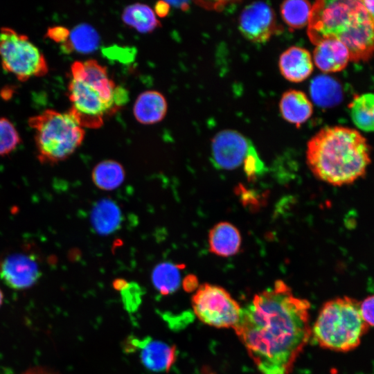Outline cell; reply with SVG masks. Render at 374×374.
Here are the masks:
<instances>
[{
	"instance_id": "obj_1",
	"label": "cell",
	"mask_w": 374,
	"mask_h": 374,
	"mask_svg": "<svg viewBox=\"0 0 374 374\" xmlns=\"http://www.w3.org/2000/svg\"><path fill=\"white\" fill-rule=\"evenodd\" d=\"M310 303L282 280L254 295L233 330L261 374H290L312 335Z\"/></svg>"
},
{
	"instance_id": "obj_2",
	"label": "cell",
	"mask_w": 374,
	"mask_h": 374,
	"mask_svg": "<svg viewBox=\"0 0 374 374\" xmlns=\"http://www.w3.org/2000/svg\"><path fill=\"white\" fill-rule=\"evenodd\" d=\"M306 160L317 178L335 186L364 177L371 161L366 139L341 126L326 127L313 136L307 144Z\"/></svg>"
},
{
	"instance_id": "obj_3",
	"label": "cell",
	"mask_w": 374,
	"mask_h": 374,
	"mask_svg": "<svg viewBox=\"0 0 374 374\" xmlns=\"http://www.w3.org/2000/svg\"><path fill=\"white\" fill-rule=\"evenodd\" d=\"M68 87L69 111L82 127H100L104 116L117 111L127 100V92L116 87L107 69L96 60L74 62Z\"/></svg>"
},
{
	"instance_id": "obj_4",
	"label": "cell",
	"mask_w": 374,
	"mask_h": 374,
	"mask_svg": "<svg viewBox=\"0 0 374 374\" xmlns=\"http://www.w3.org/2000/svg\"><path fill=\"white\" fill-rule=\"evenodd\" d=\"M359 303L346 296L325 302L312 328L314 342L321 348L340 353L358 347L369 328L361 316Z\"/></svg>"
},
{
	"instance_id": "obj_5",
	"label": "cell",
	"mask_w": 374,
	"mask_h": 374,
	"mask_svg": "<svg viewBox=\"0 0 374 374\" xmlns=\"http://www.w3.org/2000/svg\"><path fill=\"white\" fill-rule=\"evenodd\" d=\"M28 124L35 131L37 157L43 164L66 160L84 138V129L69 112L45 109L30 117Z\"/></svg>"
},
{
	"instance_id": "obj_6",
	"label": "cell",
	"mask_w": 374,
	"mask_h": 374,
	"mask_svg": "<svg viewBox=\"0 0 374 374\" xmlns=\"http://www.w3.org/2000/svg\"><path fill=\"white\" fill-rule=\"evenodd\" d=\"M367 11L362 1H317L312 6L308 35L315 45L328 38L339 39Z\"/></svg>"
},
{
	"instance_id": "obj_7",
	"label": "cell",
	"mask_w": 374,
	"mask_h": 374,
	"mask_svg": "<svg viewBox=\"0 0 374 374\" xmlns=\"http://www.w3.org/2000/svg\"><path fill=\"white\" fill-rule=\"evenodd\" d=\"M0 59L5 71L24 82L48 71L45 56L29 37L12 28H0Z\"/></svg>"
},
{
	"instance_id": "obj_8",
	"label": "cell",
	"mask_w": 374,
	"mask_h": 374,
	"mask_svg": "<svg viewBox=\"0 0 374 374\" xmlns=\"http://www.w3.org/2000/svg\"><path fill=\"white\" fill-rule=\"evenodd\" d=\"M194 314L202 323L216 328H233L242 308L224 288L203 283L191 299Z\"/></svg>"
},
{
	"instance_id": "obj_9",
	"label": "cell",
	"mask_w": 374,
	"mask_h": 374,
	"mask_svg": "<svg viewBox=\"0 0 374 374\" xmlns=\"http://www.w3.org/2000/svg\"><path fill=\"white\" fill-rule=\"evenodd\" d=\"M253 148L251 141L242 134L231 130H222L212 140V162L219 169H235L244 163Z\"/></svg>"
},
{
	"instance_id": "obj_10",
	"label": "cell",
	"mask_w": 374,
	"mask_h": 374,
	"mask_svg": "<svg viewBox=\"0 0 374 374\" xmlns=\"http://www.w3.org/2000/svg\"><path fill=\"white\" fill-rule=\"evenodd\" d=\"M40 276L39 262L32 253L14 252L0 259V278L10 288H30Z\"/></svg>"
},
{
	"instance_id": "obj_11",
	"label": "cell",
	"mask_w": 374,
	"mask_h": 374,
	"mask_svg": "<svg viewBox=\"0 0 374 374\" xmlns=\"http://www.w3.org/2000/svg\"><path fill=\"white\" fill-rule=\"evenodd\" d=\"M239 29L247 39L263 43L278 30L274 10L267 3L253 2L247 6L240 14Z\"/></svg>"
},
{
	"instance_id": "obj_12",
	"label": "cell",
	"mask_w": 374,
	"mask_h": 374,
	"mask_svg": "<svg viewBox=\"0 0 374 374\" xmlns=\"http://www.w3.org/2000/svg\"><path fill=\"white\" fill-rule=\"evenodd\" d=\"M136 348L141 350L140 357L143 364L154 372H168L177 357V350L175 345L170 346L162 341H152L150 338H133L127 344V352Z\"/></svg>"
},
{
	"instance_id": "obj_13",
	"label": "cell",
	"mask_w": 374,
	"mask_h": 374,
	"mask_svg": "<svg viewBox=\"0 0 374 374\" xmlns=\"http://www.w3.org/2000/svg\"><path fill=\"white\" fill-rule=\"evenodd\" d=\"M313 60L317 67L323 72H338L347 66L350 60V55L340 40L328 38L316 44Z\"/></svg>"
},
{
	"instance_id": "obj_14",
	"label": "cell",
	"mask_w": 374,
	"mask_h": 374,
	"mask_svg": "<svg viewBox=\"0 0 374 374\" xmlns=\"http://www.w3.org/2000/svg\"><path fill=\"white\" fill-rule=\"evenodd\" d=\"M278 65L283 76L292 82L303 81L313 71L310 53L299 46H292L285 50L280 56Z\"/></svg>"
},
{
	"instance_id": "obj_15",
	"label": "cell",
	"mask_w": 374,
	"mask_h": 374,
	"mask_svg": "<svg viewBox=\"0 0 374 374\" xmlns=\"http://www.w3.org/2000/svg\"><path fill=\"white\" fill-rule=\"evenodd\" d=\"M210 251L217 256L229 257L236 254L241 245V235L238 229L226 222L215 224L208 233Z\"/></svg>"
},
{
	"instance_id": "obj_16",
	"label": "cell",
	"mask_w": 374,
	"mask_h": 374,
	"mask_svg": "<svg viewBox=\"0 0 374 374\" xmlns=\"http://www.w3.org/2000/svg\"><path fill=\"white\" fill-rule=\"evenodd\" d=\"M167 102L165 97L157 91H145L136 98L133 113L139 123L145 125L160 122L167 112Z\"/></svg>"
},
{
	"instance_id": "obj_17",
	"label": "cell",
	"mask_w": 374,
	"mask_h": 374,
	"mask_svg": "<svg viewBox=\"0 0 374 374\" xmlns=\"http://www.w3.org/2000/svg\"><path fill=\"white\" fill-rule=\"evenodd\" d=\"M280 111L285 120L297 127L305 123L312 114V103L301 91L285 92L280 101Z\"/></svg>"
},
{
	"instance_id": "obj_18",
	"label": "cell",
	"mask_w": 374,
	"mask_h": 374,
	"mask_svg": "<svg viewBox=\"0 0 374 374\" xmlns=\"http://www.w3.org/2000/svg\"><path fill=\"white\" fill-rule=\"evenodd\" d=\"M122 20L141 33H151L161 26L154 11L148 5L139 3L127 6L123 12Z\"/></svg>"
},
{
	"instance_id": "obj_19",
	"label": "cell",
	"mask_w": 374,
	"mask_h": 374,
	"mask_svg": "<svg viewBox=\"0 0 374 374\" xmlns=\"http://www.w3.org/2000/svg\"><path fill=\"white\" fill-rule=\"evenodd\" d=\"M100 41L96 30L90 24L82 23L69 31V37L62 46L66 51H75L86 54L96 51L99 46Z\"/></svg>"
},
{
	"instance_id": "obj_20",
	"label": "cell",
	"mask_w": 374,
	"mask_h": 374,
	"mask_svg": "<svg viewBox=\"0 0 374 374\" xmlns=\"http://www.w3.org/2000/svg\"><path fill=\"white\" fill-rule=\"evenodd\" d=\"M310 93L313 101L323 107L337 105L343 96L340 84L334 78L324 75H318L312 80Z\"/></svg>"
},
{
	"instance_id": "obj_21",
	"label": "cell",
	"mask_w": 374,
	"mask_h": 374,
	"mask_svg": "<svg viewBox=\"0 0 374 374\" xmlns=\"http://www.w3.org/2000/svg\"><path fill=\"white\" fill-rule=\"evenodd\" d=\"M349 108L351 118L356 127L364 132H374L373 93L355 97Z\"/></svg>"
},
{
	"instance_id": "obj_22",
	"label": "cell",
	"mask_w": 374,
	"mask_h": 374,
	"mask_svg": "<svg viewBox=\"0 0 374 374\" xmlns=\"http://www.w3.org/2000/svg\"><path fill=\"white\" fill-rule=\"evenodd\" d=\"M125 170L117 161L106 160L98 163L92 171V179L99 188L111 190L118 188L124 181Z\"/></svg>"
},
{
	"instance_id": "obj_23",
	"label": "cell",
	"mask_w": 374,
	"mask_h": 374,
	"mask_svg": "<svg viewBox=\"0 0 374 374\" xmlns=\"http://www.w3.org/2000/svg\"><path fill=\"white\" fill-rule=\"evenodd\" d=\"M91 222L96 231L107 234L114 231L121 222V212L118 206L110 200H102L94 207Z\"/></svg>"
},
{
	"instance_id": "obj_24",
	"label": "cell",
	"mask_w": 374,
	"mask_h": 374,
	"mask_svg": "<svg viewBox=\"0 0 374 374\" xmlns=\"http://www.w3.org/2000/svg\"><path fill=\"white\" fill-rule=\"evenodd\" d=\"M180 268L178 265L163 262L157 265L152 273V281L155 288L162 294L175 292L181 281Z\"/></svg>"
},
{
	"instance_id": "obj_25",
	"label": "cell",
	"mask_w": 374,
	"mask_h": 374,
	"mask_svg": "<svg viewBox=\"0 0 374 374\" xmlns=\"http://www.w3.org/2000/svg\"><path fill=\"white\" fill-rule=\"evenodd\" d=\"M312 5L307 1H285L280 6V13L283 21L292 30L300 29L308 26Z\"/></svg>"
},
{
	"instance_id": "obj_26",
	"label": "cell",
	"mask_w": 374,
	"mask_h": 374,
	"mask_svg": "<svg viewBox=\"0 0 374 374\" xmlns=\"http://www.w3.org/2000/svg\"><path fill=\"white\" fill-rule=\"evenodd\" d=\"M21 142L19 134L13 123L7 118H0V157L12 152Z\"/></svg>"
},
{
	"instance_id": "obj_27",
	"label": "cell",
	"mask_w": 374,
	"mask_h": 374,
	"mask_svg": "<svg viewBox=\"0 0 374 374\" xmlns=\"http://www.w3.org/2000/svg\"><path fill=\"white\" fill-rule=\"evenodd\" d=\"M244 170L247 177L251 179L261 174L265 166L259 158L255 148L249 153L244 161Z\"/></svg>"
},
{
	"instance_id": "obj_28",
	"label": "cell",
	"mask_w": 374,
	"mask_h": 374,
	"mask_svg": "<svg viewBox=\"0 0 374 374\" xmlns=\"http://www.w3.org/2000/svg\"><path fill=\"white\" fill-rule=\"evenodd\" d=\"M359 310L366 325L374 327V295L367 296L359 303Z\"/></svg>"
},
{
	"instance_id": "obj_29",
	"label": "cell",
	"mask_w": 374,
	"mask_h": 374,
	"mask_svg": "<svg viewBox=\"0 0 374 374\" xmlns=\"http://www.w3.org/2000/svg\"><path fill=\"white\" fill-rule=\"evenodd\" d=\"M69 30L64 27L57 26L51 28L47 32V35L57 42H65L69 37Z\"/></svg>"
},
{
	"instance_id": "obj_30",
	"label": "cell",
	"mask_w": 374,
	"mask_h": 374,
	"mask_svg": "<svg viewBox=\"0 0 374 374\" xmlns=\"http://www.w3.org/2000/svg\"><path fill=\"white\" fill-rule=\"evenodd\" d=\"M197 285V280L193 275H189L184 278L183 280V287L187 292H191Z\"/></svg>"
},
{
	"instance_id": "obj_31",
	"label": "cell",
	"mask_w": 374,
	"mask_h": 374,
	"mask_svg": "<svg viewBox=\"0 0 374 374\" xmlns=\"http://www.w3.org/2000/svg\"><path fill=\"white\" fill-rule=\"evenodd\" d=\"M170 6L167 1H159L155 6V14L161 17H163L169 12Z\"/></svg>"
},
{
	"instance_id": "obj_32",
	"label": "cell",
	"mask_w": 374,
	"mask_h": 374,
	"mask_svg": "<svg viewBox=\"0 0 374 374\" xmlns=\"http://www.w3.org/2000/svg\"><path fill=\"white\" fill-rule=\"evenodd\" d=\"M20 374H58L44 367H33Z\"/></svg>"
},
{
	"instance_id": "obj_33",
	"label": "cell",
	"mask_w": 374,
	"mask_h": 374,
	"mask_svg": "<svg viewBox=\"0 0 374 374\" xmlns=\"http://www.w3.org/2000/svg\"><path fill=\"white\" fill-rule=\"evenodd\" d=\"M167 3L170 6H172L183 10H187L189 7V3L188 1H167Z\"/></svg>"
},
{
	"instance_id": "obj_34",
	"label": "cell",
	"mask_w": 374,
	"mask_h": 374,
	"mask_svg": "<svg viewBox=\"0 0 374 374\" xmlns=\"http://www.w3.org/2000/svg\"><path fill=\"white\" fill-rule=\"evenodd\" d=\"M127 284L128 283L123 278L116 279L113 283L114 287L120 291L123 290Z\"/></svg>"
},
{
	"instance_id": "obj_35",
	"label": "cell",
	"mask_w": 374,
	"mask_h": 374,
	"mask_svg": "<svg viewBox=\"0 0 374 374\" xmlns=\"http://www.w3.org/2000/svg\"><path fill=\"white\" fill-rule=\"evenodd\" d=\"M363 4L366 9L373 15H374V1H362Z\"/></svg>"
},
{
	"instance_id": "obj_36",
	"label": "cell",
	"mask_w": 374,
	"mask_h": 374,
	"mask_svg": "<svg viewBox=\"0 0 374 374\" xmlns=\"http://www.w3.org/2000/svg\"><path fill=\"white\" fill-rule=\"evenodd\" d=\"M3 294L1 290L0 289V307L1 306L3 303Z\"/></svg>"
}]
</instances>
